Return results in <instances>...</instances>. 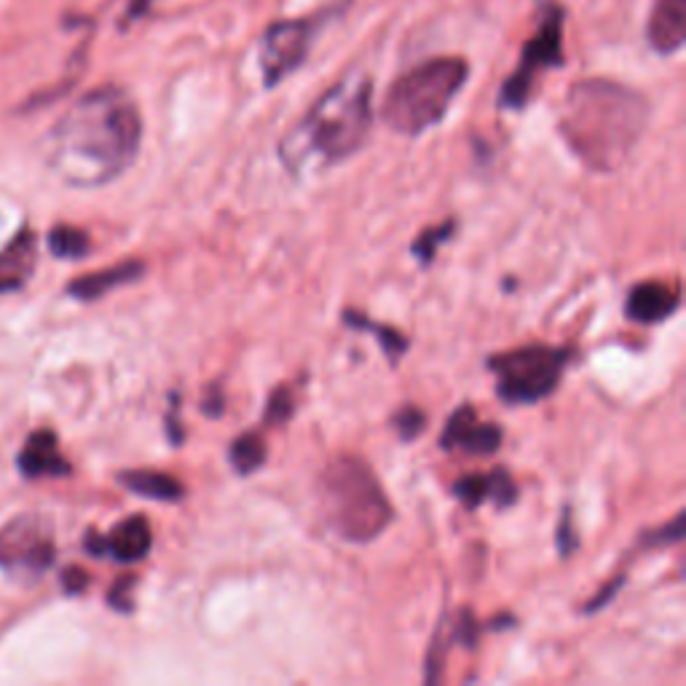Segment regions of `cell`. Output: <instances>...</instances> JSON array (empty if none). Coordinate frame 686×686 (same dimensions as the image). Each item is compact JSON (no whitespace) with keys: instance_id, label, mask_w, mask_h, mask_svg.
I'll list each match as a JSON object with an SVG mask.
<instances>
[{"instance_id":"cell-1","label":"cell","mask_w":686,"mask_h":686,"mask_svg":"<svg viewBox=\"0 0 686 686\" xmlns=\"http://www.w3.org/2000/svg\"><path fill=\"white\" fill-rule=\"evenodd\" d=\"M142 118L132 97L116 86L81 97L49 135L46 161L62 183L99 189L132 167Z\"/></svg>"},{"instance_id":"cell-2","label":"cell","mask_w":686,"mask_h":686,"mask_svg":"<svg viewBox=\"0 0 686 686\" xmlns=\"http://www.w3.org/2000/svg\"><path fill=\"white\" fill-rule=\"evenodd\" d=\"M373 124V81L357 76L341 78L311 105L296 127L279 142V159L287 172L301 178L324 172L352 159L365 146Z\"/></svg>"},{"instance_id":"cell-3","label":"cell","mask_w":686,"mask_h":686,"mask_svg":"<svg viewBox=\"0 0 686 686\" xmlns=\"http://www.w3.org/2000/svg\"><path fill=\"white\" fill-rule=\"evenodd\" d=\"M646 99L614 81H582L569 92L560 135L590 170L614 172L625 164L646 127Z\"/></svg>"},{"instance_id":"cell-4","label":"cell","mask_w":686,"mask_h":686,"mask_svg":"<svg viewBox=\"0 0 686 686\" xmlns=\"http://www.w3.org/2000/svg\"><path fill=\"white\" fill-rule=\"evenodd\" d=\"M320 504L328 526L341 539L373 542L392 523V504L371 467L357 457L330 461L320 475Z\"/></svg>"},{"instance_id":"cell-5","label":"cell","mask_w":686,"mask_h":686,"mask_svg":"<svg viewBox=\"0 0 686 686\" xmlns=\"http://www.w3.org/2000/svg\"><path fill=\"white\" fill-rule=\"evenodd\" d=\"M467 76L470 65L459 57H438L414 67L392 84L382 105L384 124L397 135L427 132L446 118Z\"/></svg>"},{"instance_id":"cell-6","label":"cell","mask_w":686,"mask_h":686,"mask_svg":"<svg viewBox=\"0 0 686 686\" xmlns=\"http://www.w3.org/2000/svg\"><path fill=\"white\" fill-rule=\"evenodd\" d=\"M571 352L558 346H521L489 357L496 392L510 405H534L558 389Z\"/></svg>"},{"instance_id":"cell-7","label":"cell","mask_w":686,"mask_h":686,"mask_svg":"<svg viewBox=\"0 0 686 686\" xmlns=\"http://www.w3.org/2000/svg\"><path fill=\"white\" fill-rule=\"evenodd\" d=\"M564 65V11L550 9L539 24V33L523 49L521 67L507 78L502 89V105L521 110L534 89V78L547 67Z\"/></svg>"},{"instance_id":"cell-8","label":"cell","mask_w":686,"mask_h":686,"mask_svg":"<svg viewBox=\"0 0 686 686\" xmlns=\"http://www.w3.org/2000/svg\"><path fill=\"white\" fill-rule=\"evenodd\" d=\"M314 41V24L309 20H287L268 28L260 41V73L266 86L282 84L303 65Z\"/></svg>"},{"instance_id":"cell-9","label":"cell","mask_w":686,"mask_h":686,"mask_svg":"<svg viewBox=\"0 0 686 686\" xmlns=\"http://www.w3.org/2000/svg\"><path fill=\"white\" fill-rule=\"evenodd\" d=\"M54 545L39 523L22 517L0 532V569L9 574L39 577L52 566Z\"/></svg>"},{"instance_id":"cell-10","label":"cell","mask_w":686,"mask_h":686,"mask_svg":"<svg viewBox=\"0 0 686 686\" xmlns=\"http://www.w3.org/2000/svg\"><path fill=\"white\" fill-rule=\"evenodd\" d=\"M86 550L97 558H114L118 564H137V560L146 558L153 547L151 526L142 515L127 517L124 523H118L110 534H95L86 536Z\"/></svg>"},{"instance_id":"cell-11","label":"cell","mask_w":686,"mask_h":686,"mask_svg":"<svg viewBox=\"0 0 686 686\" xmlns=\"http://www.w3.org/2000/svg\"><path fill=\"white\" fill-rule=\"evenodd\" d=\"M440 446L446 451H461L475 453V457H491L502 446V429L496 424H483L478 419L472 405H461L457 414L451 416L442 429Z\"/></svg>"},{"instance_id":"cell-12","label":"cell","mask_w":686,"mask_h":686,"mask_svg":"<svg viewBox=\"0 0 686 686\" xmlns=\"http://www.w3.org/2000/svg\"><path fill=\"white\" fill-rule=\"evenodd\" d=\"M39 264V236L35 231H20L0 249V292H14L28 285Z\"/></svg>"},{"instance_id":"cell-13","label":"cell","mask_w":686,"mask_h":686,"mask_svg":"<svg viewBox=\"0 0 686 686\" xmlns=\"http://www.w3.org/2000/svg\"><path fill=\"white\" fill-rule=\"evenodd\" d=\"M20 470L24 478H65L71 475V461L60 453L57 435L41 429L30 435L20 453Z\"/></svg>"},{"instance_id":"cell-14","label":"cell","mask_w":686,"mask_h":686,"mask_svg":"<svg viewBox=\"0 0 686 686\" xmlns=\"http://www.w3.org/2000/svg\"><path fill=\"white\" fill-rule=\"evenodd\" d=\"M678 292L663 282H641L628 296V317L641 324L665 322L678 311Z\"/></svg>"},{"instance_id":"cell-15","label":"cell","mask_w":686,"mask_h":686,"mask_svg":"<svg viewBox=\"0 0 686 686\" xmlns=\"http://www.w3.org/2000/svg\"><path fill=\"white\" fill-rule=\"evenodd\" d=\"M646 33L660 54L678 52L686 39V0H657Z\"/></svg>"},{"instance_id":"cell-16","label":"cell","mask_w":686,"mask_h":686,"mask_svg":"<svg viewBox=\"0 0 686 686\" xmlns=\"http://www.w3.org/2000/svg\"><path fill=\"white\" fill-rule=\"evenodd\" d=\"M453 494H457L467 507H480L485 499L496 504V507H510L515 504L517 499V485L513 483V478L507 475L504 470H496L494 475H470L461 478L457 485H453Z\"/></svg>"},{"instance_id":"cell-17","label":"cell","mask_w":686,"mask_h":686,"mask_svg":"<svg viewBox=\"0 0 686 686\" xmlns=\"http://www.w3.org/2000/svg\"><path fill=\"white\" fill-rule=\"evenodd\" d=\"M142 274H146V266H142L140 260H127V264H118V266L103 268V271L78 277L76 282L67 287V292H71L73 298H78V301H97V298L108 296L110 290H116V287L137 282Z\"/></svg>"},{"instance_id":"cell-18","label":"cell","mask_w":686,"mask_h":686,"mask_svg":"<svg viewBox=\"0 0 686 686\" xmlns=\"http://www.w3.org/2000/svg\"><path fill=\"white\" fill-rule=\"evenodd\" d=\"M118 483L132 494L142 499H153V502H180L185 496V485L178 478L164 475L156 470H132L121 472Z\"/></svg>"},{"instance_id":"cell-19","label":"cell","mask_w":686,"mask_h":686,"mask_svg":"<svg viewBox=\"0 0 686 686\" xmlns=\"http://www.w3.org/2000/svg\"><path fill=\"white\" fill-rule=\"evenodd\" d=\"M231 467H234L239 475H253V472H258L260 467L266 464V440L264 435L258 432H247L242 435V438H236L234 442H231Z\"/></svg>"},{"instance_id":"cell-20","label":"cell","mask_w":686,"mask_h":686,"mask_svg":"<svg viewBox=\"0 0 686 686\" xmlns=\"http://www.w3.org/2000/svg\"><path fill=\"white\" fill-rule=\"evenodd\" d=\"M341 320H343V324H349V328L367 330V333L376 335V339L382 341L384 354L392 360V363H397V360H400L403 354H405V349H408V341H405L395 328H386V324H376V322L371 320V317L360 314V311H343Z\"/></svg>"},{"instance_id":"cell-21","label":"cell","mask_w":686,"mask_h":686,"mask_svg":"<svg viewBox=\"0 0 686 686\" xmlns=\"http://www.w3.org/2000/svg\"><path fill=\"white\" fill-rule=\"evenodd\" d=\"M49 249L62 260H76L89 253L92 242L86 231L73 226H57L52 228V234H49Z\"/></svg>"},{"instance_id":"cell-22","label":"cell","mask_w":686,"mask_h":686,"mask_svg":"<svg viewBox=\"0 0 686 686\" xmlns=\"http://www.w3.org/2000/svg\"><path fill=\"white\" fill-rule=\"evenodd\" d=\"M453 231H457V223L453 221H446L442 226L438 228H429L424 231L421 239L414 245V255L421 260V266H429L435 260V253H438V247L442 245V242H448L453 236Z\"/></svg>"},{"instance_id":"cell-23","label":"cell","mask_w":686,"mask_h":686,"mask_svg":"<svg viewBox=\"0 0 686 686\" xmlns=\"http://www.w3.org/2000/svg\"><path fill=\"white\" fill-rule=\"evenodd\" d=\"M684 539V513H678L673 517L667 526H660L657 532H646L641 536V545L644 547H671L678 545Z\"/></svg>"},{"instance_id":"cell-24","label":"cell","mask_w":686,"mask_h":686,"mask_svg":"<svg viewBox=\"0 0 686 686\" xmlns=\"http://www.w3.org/2000/svg\"><path fill=\"white\" fill-rule=\"evenodd\" d=\"M296 414V397H292L290 389H277L268 400L266 408V424H285L290 421V416Z\"/></svg>"},{"instance_id":"cell-25","label":"cell","mask_w":686,"mask_h":686,"mask_svg":"<svg viewBox=\"0 0 686 686\" xmlns=\"http://www.w3.org/2000/svg\"><path fill=\"white\" fill-rule=\"evenodd\" d=\"M395 427L403 440H416L424 432V427H427V416L419 408H414V405H408V408H403L395 416Z\"/></svg>"},{"instance_id":"cell-26","label":"cell","mask_w":686,"mask_h":686,"mask_svg":"<svg viewBox=\"0 0 686 686\" xmlns=\"http://www.w3.org/2000/svg\"><path fill=\"white\" fill-rule=\"evenodd\" d=\"M132 588H135V577H121L114 585V590L108 592V603L118 611H132Z\"/></svg>"},{"instance_id":"cell-27","label":"cell","mask_w":686,"mask_h":686,"mask_svg":"<svg viewBox=\"0 0 686 686\" xmlns=\"http://www.w3.org/2000/svg\"><path fill=\"white\" fill-rule=\"evenodd\" d=\"M579 539L577 534H574V526H571V510H566L564 517H560V526H558V550L560 555H571L574 550H577Z\"/></svg>"},{"instance_id":"cell-28","label":"cell","mask_w":686,"mask_h":686,"mask_svg":"<svg viewBox=\"0 0 686 686\" xmlns=\"http://www.w3.org/2000/svg\"><path fill=\"white\" fill-rule=\"evenodd\" d=\"M62 585H65L67 592H81L89 585V574L81 569H67L62 574Z\"/></svg>"},{"instance_id":"cell-29","label":"cell","mask_w":686,"mask_h":686,"mask_svg":"<svg viewBox=\"0 0 686 686\" xmlns=\"http://www.w3.org/2000/svg\"><path fill=\"white\" fill-rule=\"evenodd\" d=\"M172 403H174V408H172V414L167 416V427H170V440L174 442V446H180V442H183V427H180V421H178V403H180V397L174 395L172 397Z\"/></svg>"},{"instance_id":"cell-30","label":"cell","mask_w":686,"mask_h":686,"mask_svg":"<svg viewBox=\"0 0 686 686\" xmlns=\"http://www.w3.org/2000/svg\"><path fill=\"white\" fill-rule=\"evenodd\" d=\"M204 414L207 416H221L223 414V395L217 386H212L207 400H204Z\"/></svg>"}]
</instances>
